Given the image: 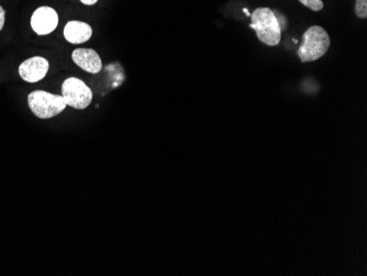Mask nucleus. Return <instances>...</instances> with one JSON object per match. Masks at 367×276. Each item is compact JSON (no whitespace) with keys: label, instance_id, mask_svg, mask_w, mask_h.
I'll use <instances>...</instances> for the list:
<instances>
[{"label":"nucleus","instance_id":"nucleus-1","mask_svg":"<svg viewBox=\"0 0 367 276\" xmlns=\"http://www.w3.org/2000/svg\"><path fill=\"white\" fill-rule=\"evenodd\" d=\"M250 27L256 30V35L262 43L268 47H275L280 42L282 30L274 10L270 8H258L251 15Z\"/></svg>","mask_w":367,"mask_h":276},{"label":"nucleus","instance_id":"nucleus-2","mask_svg":"<svg viewBox=\"0 0 367 276\" xmlns=\"http://www.w3.org/2000/svg\"><path fill=\"white\" fill-rule=\"evenodd\" d=\"M330 37L322 27L312 26L302 35V44L298 50V57L302 63L317 61L324 57L330 48Z\"/></svg>","mask_w":367,"mask_h":276},{"label":"nucleus","instance_id":"nucleus-3","mask_svg":"<svg viewBox=\"0 0 367 276\" xmlns=\"http://www.w3.org/2000/svg\"><path fill=\"white\" fill-rule=\"evenodd\" d=\"M28 104L32 113L40 119L55 117L67 107L63 96L54 95L44 91H35L29 94Z\"/></svg>","mask_w":367,"mask_h":276},{"label":"nucleus","instance_id":"nucleus-4","mask_svg":"<svg viewBox=\"0 0 367 276\" xmlns=\"http://www.w3.org/2000/svg\"><path fill=\"white\" fill-rule=\"evenodd\" d=\"M62 96L66 105L75 109H85L93 101V92L80 79L70 77L62 85Z\"/></svg>","mask_w":367,"mask_h":276},{"label":"nucleus","instance_id":"nucleus-5","mask_svg":"<svg viewBox=\"0 0 367 276\" xmlns=\"http://www.w3.org/2000/svg\"><path fill=\"white\" fill-rule=\"evenodd\" d=\"M59 25V15L51 7H40L31 17V27L39 35H49Z\"/></svg>","mask_w":367,"mask_h":276},{"label":"nucleus","instance_id":"nucleus-6","mask_svg":"<svg viewBox=\"0 0 367 276\" xmlns=\"http://www.w3.org/2000/svg\"><path fill=\"white\" fill-rule=\"evenodd\" d=\"M49 62L44 57H34L28 59L19 66V74L23 81L37 83L47 76Z\"/></svg>","mask_w":367,"mask_h":276},{"label":"nucleus","instance_id":"nucleus-7","mask_svg":"<svg viewBox=\"0 0 367 276\" xmlns=\"http://www.w3.org/2000/svg\"><path fill=\"white\" fill-rule=\"evenodd\" d=\"M72 59L80 69L90 74H97L102 71V62L99 54L92 49H76L72 54Z\"/></svg>","mask_w":367,"mask_h":276},{"label":"nucleus","instance_id":"nucleus-8","mask_svg":"<svg viewBox=\"0 0 367 276\" xmlns=\"http://www.w3.org/2000/svg\"><path fill=\"white\" fill-rule=\"evenodd\" d=\"M93 35V29L82 21H70L64 28V37L70 43L80 44L87 42Z\"/></svg>","mask_w":367,"mask_h":276},{"label":"nucleus","instance_id":"nucleus-9","mask_svg":"<svg viewBox=\"0 0 367 276\" xmlns=\"http://www.w3.org/2000/svg\"><path fill=\"white\" fill-rule=\"evenodd\" d=\"M355 13L361 19H366L367 17V0H356L355 4Z\"/></svg>","mask_w":367,"mask_h":276},{"label":"nucleus","instance_id":"nucleus-10","mask_svg":"<svg viewBox=\"0 0 367 276\" xmlns=\"http://www.w3.org/2000/svg\"><path fill=\"white\" fill-rule=\"evenodd\" d=\"M300 1L312 11H320L324 7L322 0H300Z\"/></svg>","mask_w":367,"mask_h":276},{"label":"nucleus","instance_id":"nucleus-11","mask_svg":"<svg viewBox=\"0 0 367 276\" xmlns=\"http://www.w3.org/2000/svg\"><path fill=\"white\" fill-rule=\"evenodd\" d=\"M5 25V10L0 6V30L3 29Z\"/></svg>","mask_w":367,"mask_h":276},{"label":"nucleus","instance_id":"nucleus-12","mask_svg":"<svg viewBox=\"0 0 367 276\" xmlns=\"http://www.w3.org/2000/svg\"><path fill=\"white\" fill-rule=\"evenodd\" d=\"M80 1H82V3H83L84 5L92 6L95 5V4L97 3L98 0H80Z\"/></svg>","mask_w":367,"mask_h":276}]
</instances>
